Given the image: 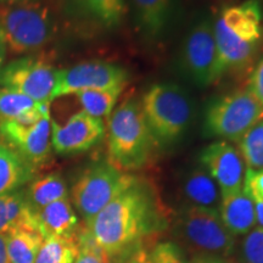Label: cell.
I'll use <instances>...</instances> for the list:
<instances>
[{
    "label": "cell",
    "instance_id": "obj_1",
    "mask_svg": "<svg viewBox=\"0 0 263 263\" xmlns=\"http://www.w3.org/2000/svg\"><path fill=\"white\" fill-rule=\"evenodd\" d=\"M167 223L159 194L146 180L133 183L111 200L84 228L110 259L134 246L145 244Z\"/></svg>",
    "mask_w": 263,
    "mask_h": 263
},
{
    "label": "cell",
    "instance_id": "obj_2",
    "mask_svg": "<svg viewBox=\"0 0 263 263\" xmlns=\"http://www.w3.org/2000/svg\"><path fill=\"white\" fill-rule=\"evenodd\" d=\"M262 5L245 0L222 9L212 25L217 50L224 72L251 64L262 39Z\"/></svg>",
    "mask_w": 263,
    "mask_h": 263
},
{
    "label": "cell",
    "instance_id": "obj_3",
    "mask_svg": "<svg viewBox=\"0 0 263 263\" xmlns=\"http://www.w3.org/2000/svg\"><path fill=\"white\" fill-rule=\"evenodd\" d=\"M156 140L136 99L123 101L108 120V161L129 173L149 163Z\"/></svg>",
    "mask_w": 263,
    "mask_h": 263
},
{
    "label": "cell",
    "instance_id": "obj_4",
    "mask_svg": "<svg viewBox=\"0 0 263 263\" xmlns=\"http://www.w3.org/2000/svg\"><path fill=\"white\" fill-rule=\"evenodd\" d=\"M141 110L157 144L174 143L183 136L192 118V103L182 88L155 84L141 100Z\"/></svg>",
    "mask_w": 263,
    "mask_h": 263
},
{
    "label": "cell",
    "instance_id": "obj_5",
    "mask_svg": "<svg viewBox=\"0 0 263 263\" xmlns=\"http://www.w3.org/2000/svg\"><path fill=\"white\" fill-rule=\"evenodd\" d=\"M0 27L8 49L14 54L38 50L51 41L55 33L49 9L35 2L0 6Z\"/></svg>",
    "mask_w": 263,
    "mask_h": 263
},
{
    "label": "cell",
    "instance_id": "obj_6",
    "mask_svg": "<svg viewBox=\"0 0 263 263\" xmlns=\"http://www.w3.org/2000/svg\"><path fill=\"white\" fill-rule=\"evenodd\" d=\"M134 179L136 176L117 168L108 160L97 161L88 166L74 182L71 189V202L84 223H88Z\"/></svg>",
    "mask_w": 263,
    "mask_h": 263
},
{
    "label": "cell",
    "instance_id": "obj_7",
    "mask_svg": "<svg viewBox=\"0 0 263 263\" xmlns=\"http://www.w3.org/2000/svg\"><path fill=\"white\" fill-rule=\"evenodd\" d=\"M263 117V106L248 89L216 99L207 107L203 132L207 137L238 140Z\"/></svg>",
    "mask_w": 263,
    "mask_h": 263
},
{
    "label": "cell",
    "instance_id": "obj_8",
    "mask_svg": "<svg viewBox=\"0 0 263 263\" xmlns=\"http://www.w3.org/2000/svg\"><path fill=\"white\" fill-rule=\"evenodd\" d=\"M177 227L190 248L209 257L227 258L234 251V235L226 228L217 211L189 206L179 213Z\"/></svg>",
    "mask_w": 263,
    "mask_h": 263
},
{
    "label": "cell",
    "instance_id": "obj_9",
    "mask_svg": "<svg viewBox=\"0 0 263 263\" xmlns=\"http://www.w3.org/2000/svg\"><path fill=\"white\" fill-rule=\"evenodd\" d=\"M57 77L58 70L48 61L25 57L0 68V88L17 90L38 104H50Z\"/></svg>",
    "mask_w": 263,
    "mask_h": 263
},
{
    "label": "cell",
    "instance_id": "obj_10",
    "mask_svg": "<svg viewBox=\"0 0 263 263\" xmlns=\"http://www.w3.org/2000/svg\"><path fill=\"white\" fill-rule=\"evenodd\" d=\"M186 73L200 87L215 83L226 73L219 60L212 24L201 20L190 29L183 47Z\"/></svg>",
    "mask_w": 263,
    "mask_h": 263
},
{
    "label": "cell",
    "instance_id": "obj_11",
    "mask_svg": "<svg viewBox=\"0 0 263 263\" xmlns=\"http://www.w3.org/2000/svg\"><path fill=\"white\" fill-rule=\"evenodd\" d=\"M127 81L128 72L121 66L106 61L82 62L73 67L58 70L52 100L82 90L124 87Z\"/></svg>",
    "mask_w": 263,
    "mask_h": 263
},
{
    "label": "cell",
    "instance_id": "obj_12",
    "mask_svg": "<svg viewBox=\"0 0 263 263\" xmlns=\"http://www.w3.org/2000/svg\"><path fill=\"white\" fill-rule=\"evenodd\" d=\"M0 136L35 171L48 163L51 154V118L45 116L33 126L15 120L0 121Z\"/></svg>",
    "mask_w": 263,
    "mask_h": 263
},
{
    "label": "cell",
    "instance_id": "obj_13",
    "mask_svg": "<svg viewBox=\"0 0 263 263\" xmlns=\"http://www.w3.org/2000/svg\"><path fill=\"white\" fill-rule=\"evenodd\" d=\"M104 134L103 120L83 110L72 115L62 126L51 120V146L59 155H77L90 150L103 139Z\"/></svg>",
    "mask_w": 263,
    "mask_h": 263
},
{
    "label": "cell",
    "instance_id": "obj_14",
    "mask_svg": "<svg viewBox=\"0 0 263 263\" xmlns=\"http://www.w3.org/2000/svg\"><path fill=\"white\" fill-rule=\"evenodd\" d=\"M200 163L217 183L221 197L239 192L244 186L245 162L239 150L227 140L203 147L200 153Z\"/></svg>",
    "mask_w": 263,
    "mask_h": 263
},
{
    "label": "cell",
    "instance_id": "obj_15",
    "mask_svg": "<svg viewBox=\"0 0 263 263\" xmlns=\"http://www.w3.org/2000/svg\"><path fill=\"white\" fill-rule=\"evenodd\" d=\"M137 26L149 38H160L178 14V0H130Z\"/></svg>",
    "mask_w": 263,
    "mask_h": 263
},
{
    "label": "cell",
    "instance_id": "obj_16",
    "mask_svg": "<svg viewBox=\"0 0 263 263\" xmlns=\"http://www.w3.org/2000/svg\"><path fill=\"white\" fill-rule=\"evenodd\" d=\"M38 229L43 238H74L80 219L68 197L45 206L37 212Z\"/></svg>",
    "mask_w": 263,
    "mask_h": 263
},
{
    "label": "cell",
    "instance_id": "obj_17",
    "mask_svg": "<svg viewBox=\"0 0 263 263\" xmlns=\"http://www.w3.org/2000/svg\"><path fill=\"white\" fill-rule=\"evenodd\" d=\"M21 229L39 230L37 212L28 202L24 188L0 195V234L9 235Z\"/></svg>",
    "mask_w": 263,
    "mask_h": 263
},
{
    "label": "cell",
    "instance_id": "obj_18",
    "mask_svg": "<svg viewBox=\"0 0 263 263\" xmlns=\"http://www.w3.org/2000/svg\"><path fill=\"white\" fill-rule=\"evenodd\" d=\"M219 217L233 235L248 234L256 224L255 202L244 189L221 197Z\"/></svg>",
    "mask_w": 263,
    "mask_h": 263
},
{
    "label": "cell",
    "instance_id": "obj_19",
    "mask_svg": "<svg viewBox=\"0 0 263 263\" xmlns=\"http://www.w3.org/2000/svg\"><path fill=\"white\" fill-rule=\"evenodd\" d=\"M35 171L17 151L0 143V195L22 189L35 178Z\"/></svg>",
    "mask_w": 263,
    "mask_h": 263
},
{
    "label": "cell",
    "instance_id": "obj_20",
    "mask_svg": "<svg viewBox=\"0 0 263 263\" xmlns=\"http://www.w3.org/2000/svg\"><path fill=\"white\" fill-rule=\"evenodd\" d=\"M76 14L105 28H115L126 16V0H68Z\"/></svg>",
    "mask_w": 263,
    "mask_h": 263
},
{
    "label": "cell",
    "instance_id": "obj_21",
    "mask_svg": "<svg viewBox=\"0 0 263 263\" xmlns=\"http://www.w3.org/2000/svg\"><path fill=\"white\" fill-rule=\"evenodd\" d=\"M184 194L192 203L190 206L219 211L221 192L217 183L206 171L199 168L189 174L184 182Z\"/></svg>",
    "mask_w": 263,
    "mask_h": 263
},
{
    "label": "cell",
    "instance_id": "obj_22",
    "mask_svg": "<svg viewBox=\"0 0 263 263\" xmlns=\"http://www.w3.org/2000/svg\"><path fill=\"white\" fill-rule=\"evenodd\" d=\"M28 202L35 212L50 203L68 197V190L61 174L50 173L33 179L25 189Z\"/></svg>",
    "mask_w": 263,
    "mask_h": 263
},
{
    "label": "cell",
    "instance_id": "obj_23",
    "mask_svg": "<svg viewBox=\"0 0 263 263\" xmlns=\"http://www.w3.org/2000/svg\"><path fill=\"white\" fill-rule=\"evenodd\" d=\"M44 238L39 230H16L6 235L9 263H34Z\"/></svg>",
    "mask_w": 263,
    "mask_h": 263
},
{
    "label": "cell",
    "instance_id": "obj_24",
    "mask_svg": "<svg viewBox=\"0 0 263 263\" xmlns=\"http://www.w3.org/2000/svg\"><path fill=\"white\" fill-rule=\"evenodd\" d=\"M124 87L106 88V89H89L76 93L78 101L84 112L97 118L108 117L112 114L117 99L123 91Z\"/></svg>",
    "mask_w": 263,
    "mask_h": 263
},
{
    "label": "cell",
    "instance_id": "obj_25",
    "mask_svg": "<svg viewBox=\"0 0 263 263\" xmlns=\"http://www.w3.org/2000/svg\"><path fill=\"white\" fill-rule=\"evenodd\" d=\"M78 234V233H77ZM78 251L74 238H45L34 263H73Z\"/></svg>",
    "mask_w": 263,
    "mask_h": 263
},
{
    "label": "cell",
    "instance_id": "obj_26",
    "mask_svg": "<svg viewBox=\"0 0 263 263\" xmlns=\"http://www.w3.org/2000/svg\"><path fill=\"white\" fill-rule=\"evenodd\" d=\"M239 153L248 168L263 170V117L240 138Z\"/></svg>",
    "mask_w": 263,
    "mask_h": 263
},
{
    "label": "cell",
    "instance_id": "obj_27",
    "mask_svg": "<svg viewBox=\"0 0 263 263\" xmlns=\"http://www.w3.org/2000/svg\"><path fill=\"white\" fill-rule=\"evenodd\" d=\"M39 105L27 95L10 88H0V121L14 120Z\"/></svg>",
    "mask_w": 263,
    "mask_h": 263
},
{
    "label": "cell",
    "instance_id": "obj_28",
    "mask_svg": "<svg viewBox=\"0 0 263 263\" xmlns=\"http://www.w3.org/2000/svg\"><path fill=\"white\" fill-rule=\"evenodd\" d=\"M77 242L78 251L73 263H110V257L95 244L84 226H81L78 230Z\"/></svg>",
    "mask_w": 263,
    "mask_h": 263
},
{
    "label": "cell",
    "instance_id": "obj_29",
    "mask_svg": "<svg viewBox=\"0 0 263 263\" xmlns=\"http://www.w3.org/2000/svg\"><path fill=\"white\" fill-rule=\"evenodd\" d=\"M150 263H189L183 250L173 241H160L149 251Z\"/></svg>",
    "mask_w": 263,
    "mask_h": 263
},
{
    "label": "cell",
    "instance_id": "obj_30",
    "mask_svg": "<svg viewBox=\"0 0 263 263\" xmlns=\"http://www.w3.org/2000/svg\"><path fill=\"white\" fill-rule=\"evenodd\" d=\"M242 254L248 263H263L262 227H257L248 233L242 242Z\"/></svg>",
    "mask_w": 263,
    "mask_h": 263
},
{
    "label": "cell",
    "instance_id": "obj_31",
    "mask_svg": "<svg viewBox=\"0 0 263 263\" xmlns=\"http://www.w3.org/2000/svg\"><path fill=\"white\" fill-rule=\"evenodd\" d=\"M242 189L251 197L252 201L263 205V170H246Z\"/></svg>",
    "mask_w": 263,
    "mask_h": 263
},
{
    "label": "cell",
    "instance_id": "obj_32",
    "mask_svg": "<svg viewBox=\"0 0 263 263\" xmlns=\"http://www.w3.org/2000/svg\"><path fill=\"white\" fill-rule=\"evenodd\" d=\"M149 251L145 244L137 245L114 257L110 263H150Z\"/></svg>",
    "mask_w": 263,
    "mask_h": 263
},
{
    "label": "cell",
    "instance_id": "obj_33",
    "mask_svg": "<svg viewBox=\"0 0 263 263\" xmlns=\"http://www.w3.org/2000/svg\"><path fill=\"white\" fill-rule=\"evenodd\" d=\"M248 90L263 106V59L256 65L249 78Z\"/></svg>",
    "mask_w": 263,
    "mask_h": 263
},
{
    "label": "cell",
    "instance_id": "obj_34",
    "mask_svg": "<svg viewBox=\"0 0 263 263\" xmlns=\"http://www.w3.org/2000/svg\"><path fill=\"white\" fill-rule=\"evenodd\" d=\"M6 55H8V45H6L4 32L0 27V68L5 65Z\"/></svg>",
    "mask_w": 263,
    "mask_h": 263
},
{
    "label": "cell",
    "instance_id": "obj_35",
    "mask_svg": "<svg viewBox=\"0 0 263 263\" xmlns=\"http://www.w3.org/2000/svg\"><path fill=\"white\" fill-rule=\"evenodd\" d=\"M0 263H9L8 249H6V235L0 234Z\"/></svg>",
    "mask_w": 263,
    "mask_h": 263
},
{
    "label": "cell",
    "instance_id": "obj_36",
    "mask_svg": "<svg viewBox=\"0 0 263 263\" xmlns=\"http://www.w3.org/2000/svg\"><path fill=\"white\" fill-rule=\"evenodd\" d=\"M190 263H224L222 262L219 258L216 257H209V256H199L195 257Z\"/></svg>",
    "mask_w": 263,
    "mask_h": 263
},
{
    "label": "cell",
    "instance_id": "obj_37",
    "mask_svg": "<svg viewBox=\"0 0 263 263\" xmlns=\"http://www.w3.org/2000/svg\"><path fill=\"white\" fill-rule=\"evenodd\" d=\"M255 211H256V222H258L259 227H262L263 228V205L262 203L255 202Z\"/></svg>",
    "mask_w": 263,
    "mask_h": 263
},
{
    "label": "cell",
    "instance_id": "obj_38",
    "mask_svg": "<svg viewBox=\"0 0 263 263\" xmlns=\"http://www.w3.org/2000/svg\"><path fill=\"white\" fill-rule=\"evenodd\" d=\"M21 2H34V0H0V4H15Z\"/></svg>",
    "mask_w": 263,
    "mask_h": 263
}]
</instances>
